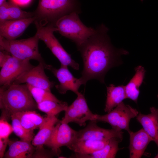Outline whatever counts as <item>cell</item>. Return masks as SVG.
<instances>
[{"instance_id":"1","label":"cell","mask_w":158,"mask_h":158,"mask_svg":"<svg viewBox=\"0 0 158 158\" xmlns=\"http://www.w3.org/2000/svg\"><path fill=\"white\" fill-rule=\"evenodd\" d=\"M96 28L95 33L77 47L83 62L80 78L83 85L93 79L104 83L107 73L121 63V56L128 53L113 45L108 34L109 29L104 24H102Z\"/></svg>"},{"instance_id":"2","label":"cell","mask_w":158,"mask_h":158,"mask_svg":"<svg viewBox=\"0 0 158 158\" xmlns=\"http://www.w3.org/2000/svg\"><path fill=\"white\" fill-rule=\"evenodd\" d=\"M0 108L8 117L16 113L37 108L26 84H12L6 87H0Z\"/></svg>"},{"instance_id":"3","label":"cell","mask_w":158,"mask_h":158,"mask_svg":"<svg viewBox=\"0 0 158 158\" xmlns=\"http://www.w3.org/2000/svg\"><path fill=\"white\" fill-rule=\"evenodd\" d=\"M79 13L74 12L58 19L55 24L56 31L74 42L78 47L96 32V28L85 25L81 20Z\"/></svg>"},{"instance_id":"4","label":"cell","mask_w":158,"mask_h":158,"mask_svg":"<svg viewBox=\"0 0 158 158\" xmlns=\"http://www.w3.org/2000/svg\"><path fill=\"white\" fill-rule=\"evenodd\" d=\"M74 12L81 13L75 0H39L34 13L36 20L55 25L61 18Z\"/></svg>"},{"instance_id":"5","label":"cell","mask_w":158,"mask_h":158,"mask_svg":"<svg viewBox=\"0 0 158 158\" xmlns=\"http://www.w3.org/2000/svg\"><path fill=\"white\" fill-rule=\"evenodd\" d=\"M39 40L37 32L33 37L21 40H9L0 36V49L18 59L35 60L46 65L39 51Z\"/></svg>"},{"instance_id":"6","label":"cell","mask_w":158,"mask_h":158,"mask_svg":"<svg viewBox=\"0 0 158 158\" xmlns=\"http://www.w3.org/2000/svg\"><path fill=\"white\" fill-rule=\"evenodd\" d=\"M40 40L43 41L52 53L58 59L61 64L70 66L78 70L79 64L74 60L71 55L63 47L54 35L56 31L54 25L44 23L35 20L34 22Z\"/></svg>"},{"instance_id":"7","label":"cell","mask_w":158,"mask_h":158,"mask_svg":"<svg viewBox=\"0 0 158 158\" xmlns=\"http://www.w3.org/2000/svg\"><path fill=\"white\" fill-rule=\"evenodd\" d=\"M139 112L135 109L123 102L112 110L103 115L97 114L95 120L106 123L112 128L119 130H124L128 132L130 130L129 123L131 119L136 117Z\"/></svg>"},{"instance_id":"8","label":"cell","mask_w":158,"mask_h":158,"mask_svg":"<svg viewBox=\"0 0 158 158\" xmlns=\"http://www.w3.org/2000/svg\"><path fill=\"white\" fill-rule=\"evenodd\" d=\"M77 95L76 99L65 111L64 116L61 121L63 123H74L85 126L87 121L95 120L97 114L90 110L83 94L79 92Z\"/></svg>"},{"instance_id":"9","label":"cell","mask_w":158,"mask_h":158,"mask_svg":"<svg viewBox=\"0 0 158 158\" xmlns=\"http://www.w3.org/2000/svg\"><path fill=\"white\" fill-rule=\"evenodd\" d=\"M78 131L71 127L68 124L60 121L55 125L52 134L45 145L49 147L56 156L61 152L60 148L66 146L67 147L76 138Z\"/></svg>"},{"instance_id":"10","label":"cell","mask_w":158,"mask_h":158,"mask_svg":"<svg viewBox=\"0 0 158 158\" xmlns=\"http://www.w3.org/2000/svg\"><path fill=\"white\" fill-rule=\"evenodd\" d=\"M30 60H23L11 55L6 63L1 67L0 71V87H6L24 72L35 66Z\"/></svg>"},{"instance_id":"11","label":"cell","mask_w":158,"mask_h":158,"mask_svg":"<svg viewBox=\"0 0 158 158\" xmlns=\"http://www.w3.org/2000/svg\"><path fill=\"white\" fill-rule=\"evenodd\" d=\"M47 65L39 63L36 66L23 73L12 84L26 83L33 87L51 91L54 82L50 81L45 73V67Z\"/></svg>"},{"instance_id":"12","label":"cell","mask_w":158,"mask_h":158,"mask_svg":"<svg viewBox=\"0 0 158 158\" xmlns=\"http://www.w3.org/2000/svg\"><path fill=\"white\" fill-rule=\"evenodd\" d=\"M45 69L51 71L58 80L59 83L55 87L60 94H64L71 91L77 95L78 90L83 83L80 78L75 77L68 70V66L61 64L60 68L56 69L52 65L47 64Z\"/></svg>"},{"instance_id":"13","label":"cell","mask_w":158,"mask_h":158,"mask_svg":"<svg viewBox=\"0 0 158 158\" xmlns=\"http://www.w3.org/2000/svg\"><path fill=\"white\" fill-rule=\"evenodd\" d=\"M97 122L96 120L90 121L84 128L78 131L75 140H89L104 141L114 138H123V133L122 130L101 128L97 125Z\"/></svg>"},{"instance_id":"14","label":"cell","mask_w":158,"mask_h":158,"mask_svg":"<svg viewBox=\"0 0 158 158\" xmlns=\"http://www.w3.org/2000/svg\"><path fill=\"white\" fill-rule=\"evenodd\" d=\"M36 19L35 16L0 22V36L9 40H16L22 35L29 26Z\"/></svg>"},{"instance_id":"15","label":"cell","mask_w":158,"mask_h":158,"mask_svg":"<svg viewBox=\"0 0 158 158\" xmlns=\"http://www.w3.org/2000/svg\"><path fill=\"white\" fill-rule=\"evenodd\" d=\"M128 133L130 135L129 157L141 158L148 144L153 140L143 128L136 132L130 130Z\"/></svg>"},{"instance_id":"16","label":"cell","mask_w":158,"mask_h":158,"mask_svg":"<svg viewBox=\"0 0 158 158\" xmlns=\"http://www.w3.org/2000/svg\"><path fill=\"white\" fill-rule=\"evenodd\" d=\"M150 111V113L147 114L139 113L136 119L158 148V108L152 107Z\"/></svg>"},{"instance_id":"17","label":"cell","mask_w":158,"mask_h":158,"mask_svg":"<svg viewBox=\"0 0 158 158\" xmlns=\"http://www.w3.org/2000/svg\"><path fill=\"white\" fill-rule=\"evenodd\" d=\"M9 147L5 153L6 158H28L32 157L35 148L30 142L21 140L15 141L9 140Z\"/></svg>"},{"instance_id":"18","label":"cell","mask_w":158,"mask_h":158,"mask_svg":"<svg viewBox=\"0 0 158 158\" xmlns=\"http://www.w3.org/2000/svg\"><path fill=\"white\" fill-rule=\"evenodd\" d=\"M123 139L114 138L109 140L108 142L102 149L87 154L74 153L70 158H114L119 150L118 144Z\"/></svg>"},{"instance_id":"19","label":"cell","mask_w":158,"mask_h":158,"mask_svg":"<svg viewBox=\"0 0 158 158\" xmlns=\"http://www.w3.org/2000/svg\"><path fill=\"white\" fill-rule=\"evenodd\" d=\"M18 119L22 126L32 132L37 128H40L47 119L34 110L20 112L13 114Z\"/></svg>"},{"instance_id":"20","label":"cell","mask_w":158,"mask_h":158,"mask_svg":"<svg viewBox=\"0 0 158 158\" xmlns=\"http://www.w3.org/2000/svg\"><path fill=\"white\" fill-rule=\"evenodd\" d=\"M47 117V120L32 140V144L36 148H43L50 138L55 125L60 121L56 116Z\"/></svg>"},{"instance_id":"21","label":"cell","mask_w":158,"mask_h":158,"mask_svg":"<svg viewBox=\"0 0 158 158\" xmlns=\"http://www.w3.org/2000/svg\"><path fill=\"white\" fill-rule=\"evenodd\" d=\"M109 140L104 141L89 140H77L75 141L67 148L75 154H88L103 148Z\"/></svg>"},{"instance_id":"22","label":"cell","mask_w":158,"mask_h":158,"mask_svg":"<svg viewBox=\"0 0 158 158\" xmlns=\"http://www.w3.org/2000/svg\"><path fill=\"white\" fill-rule=\"evenodd\" d=\"M135 74L128 84L125 86L127 98L137 103L140 91L139 88L144 79L145 71L143 67L139 66L135 68Z\"/></svg>"},{"instance_id":"23","label":"cell","mask_w":158,"mask_h":158,"mask_svg":"<svg viewBox=\"0 0 158 158\" xmlns=\"http://www.w3.org/2000/svg\"><path fill=\"white\" fill-rule=\"evenodd\" d=\"M107 99L104 110L108 113L126 99L127 97L124 86H116L111 84L107 87Z\"/></svg>"},{"instance_id":"24","label":"cell","mask_w":158,"mask_h":158,"mask_svg":"<svg viewBox=\"0 0 158 158\" xmlns=\"http://www.w3.org/2000/svg\"><path fill=\"white\" fill-rule=\"evenodd\" d=\"M68 106L67 102L63 101L59 103L47 100L37 104V108L45 113L47 116H56L61 111H65Z\"/></svg>"},{"instance_id":"25","label":"cell","mask_w":158,"mask_h":158,"mask_svg":"<svg viewBox=\"0 0 158 158\" xmlns=\"http://www.w3.org/2000/svg\"><path fill=\"white\" fill-rule=\"evenodd\" d=\"M27 84L33 98L37 104L47 100L52 101L59 103L62 102L58 99L51 92V91L33 87Z\"/></svg>"},{"instance_id":"26","label":"cell","mask_w":158,"mask_h":158,"mask_svg":"<svg viewBox=\"0 0 158 158\" xmlns=\"http://www.w3.org/2000/svg\"><path fill=\"white\" fill-rule=\"evenodd\" d=\"M13 132L21 140L30 142L33 138V132L30 131L23 127L18 119L14 114L10 116Z\"/></svg>"},{"instance_id":"27","label":"cell","mask_w":158,"mask_h":158,"mask_svg":"<svg viewBox=\"0 0 158 158\" xmlns=\"http://www.w3.org/2000/svg\"><path fill=\"white\" fill-rule=\"evenodd\" d=\"M7 5L9 20L25 19L35 16L34 12H27L22 10L19 6L11 0L7 1Z\"/></svg>"},{"instance_id":"28","label":"cell","mask_w":158,"mask_h":158,"mask_svg":"<svg viewBox=\"0 0 158 158\" xmlns=\"http://www.w3.org/2000/svg\"><path fill=\"white\" fill-rule=\"evenodd\" d=\"M6 118L1 117L0 120V139H9L10 135L13 132L12 126L7 121Z\"/></svg>"},{"instance_id":"29","label":"cell","mask_w":158,"mask_h":158,"mask_svg":"<svg viewBox=\"0 0 158 158\" xmlns=\"http://www.w3.org/2000/svg\"><path fill=\"white\" fill-rule=\"evenodd\" d=\"M36 150L32 156V157H52L56 156L51 150V151L47 152L43 147L41 148H35Z\"/></svg>"},{"instance_id":"30","label":"cell","mask_w":158,"mask_h":158,"mask_svg":"<svg viewBox=\"0 0 158 158\" xmlns=\"http://www.w3.org/2000/svg\"><path fill=\"white\" fill-rule=\"evenodd\" d=\"M9 20L7 1L0 5V22Z\"/></svg>"},{"instance_id":"31","label":"cell","mask_w":158,"mask_h":158,"mask_svg":"<svg viewBox=\"0 0 158 158\" xmlns=\"http://www.w3.org/2000/svg\"><path fill=\"white\" fill-rule=\"evenodd\" d=\"M9 140V139H0V158L4 157L6 147Z\"/></svg>"},{"instance_id":"32","label":"cell","mask_w":158,"mask_h":158,"mask_svg":"<svg viewBox=\"0 0 158 158\" xmlns=\"http://www.w3.org/2000/svg\"><path fill=\"white\" fill-rule=\"evenodd\" d=\"M11 55L5 51H0V67L1 68L9 58Z\"/></svg>"},{"instance_id":"33","label":"cell","mask_w":158,"mask_h":158,"mask_svg":"<svg viewBox=\"0 0 158 158\" xmlns=\"http://www.w3.org/2000/svg\"><path fill=\"white\" fill-rule=\"evenodd\" d=\"M19 6H25L29 4L32 0H11Z\"/></svg>"},{"instance_id":"34","label":"cell","mask_w":158,"mask_h":158,"mask_svg":"<svg viewBox=\"0 0 158 158\" xmlns=\"http://www.w3.org/2000/svg\"><path fill=\"white\" fill-rule=\"evenodd\" d=\"M6 1V0H0V5Z\"/></svg>"},{"instance_id":"35","label":"cell","mask_w":158,"mask_h":158,"mask_svg":"<svg viewBox=\"0 0 158 158\" xmlns=\"http://www.w3.org/2000/svg\"><path fill=\"white\" fill-rule=\"evenodd\" d=\"M154 158H158V155H157Z\"/></svg>"},{"instance_id":"36","label":"cell","mask_w":158,"mask_h":158,"mask_svg":"<svg viewBox=\"0 0 158 158\" xmlns=\"http://www.w3.org/2000/svg\"><path fill=\"white\" fill-rule=\"evenodd\" d=\"M157 96H158V95Z\"/></svg>"}]
</instances>
